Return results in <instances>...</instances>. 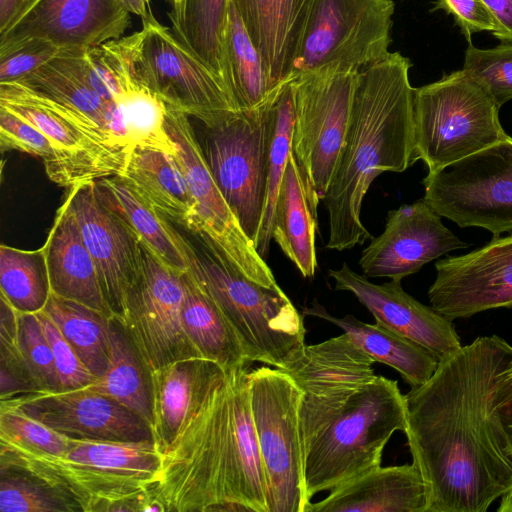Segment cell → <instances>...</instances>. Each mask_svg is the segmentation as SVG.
<instances>
[{"label":"cell","instance_id":"34","mask_svg":"<svg viewBox=\"0 0 512 512\" xmlns=\"http://www.w3.org/2000/svg\"><path fill=\"white\" fill-rule=\"evenodd\" d=\"M212 360H179L149 374L152 392L153 440L161 453L182 426L196 387Z\"/></svg>","mask_w":512,"mask_h":512},{"label":"cell","instance_id":"41","mask_svg":"<svg viewBox=\"0 0 512 512\" xmlns=\"http://www.w3.org/2000/svg\"><path fill=\"white\" fill-rule=\"evenodd\" d=\"M1 512H76L59 490L20 469L0 468Z\"/></svg>","mask_w":512,"mask_h":512},{"label":"cell","instance_id":"7","mask_svg":"<svg viewBox=\"0 0 512 512\" xmlns=\"http://www.w3.org/2000/svg\"><path fill=\"white\" fill-rule=\"evenodd\" d=\"M499 109L463 69L415 88V161L435 172L505 138Z\"/></svg>","mask_w":512,"mask_h":512},{"label":"cell","instance_id":"31","mask_svg":"<svg viewBox=\"0 0 512 512\" xmlns=\"http://www.w3.org/2000/svg\"><path fill=\"white\" fill-rule=\"evenodd\" d=\"M182 323L186 334L204 359L217 362L226 370L250 366L234 329L212 299L186 271L182 274Z\"/></svg>","mask_w":512,"mask_h":512},{"label":"cell","instance_id":"28","mask_svg":"<svg viewBox=\"0 0 512 512\" xmlns=\"http://www.w3.org/2000/svg\"><path fill=\"white\" fill-rule=\"evenodd\" d=\"M303 315L317 317L338 326L375 362L398 371L411 388L426 383L439 364V360L425 347L377 322L365 323L351 314L336 317L317 302L305 307Z\"/></svg>","mask_w":512,"mask_h":512},{"label":"cell","instance_id":"51","mask_svg":"<svg viewBox=\"0 0 512 512\" xmlns=\"http://www.w3.org/2000/svg\"><path fill=\"white\" fill-rule=\"evenodd\" d=\"M31 0H0V33L27 8Z\"/></svg>","mask_w":512,"mask_h":512},{"label":"cell","instance_id":"11","mask_svg":"<svg viewBox=\"0 0 512 512\" xmlns=\"http://www.w3.org/2000/svg\"><path fill=\"white\" fill-rule=\"evenodd\" d=\"M424 199L461 228L494 237L512 231V137L462 158L423 179Z\"/></svg>","mask_w":512,"mask_h":512},{"label":"cell","instance_id":"25","mask_svg":"<svg viewBox=\"0 0 512 512\" xmlns=\"http://www.w3.org/2000/svg\"><path fill=\"white\" fill-rule=\"evenodd\" d=\"M426 512L427 489L415 463L381 465L330 491L307 512Z\"/></svg>","mask_w":512,"mask_h":512},{"label":"cell","instance_id":"48","mask_svg":"<svg viewBox=\"0 0 512 512\" xmlns=\"http://www.w3.org/2000/svg\"><path fill=\"white\" fill-rule=\"evenodd\" d=\"M436 9H442L453 16L468 43L472 34L496 29L495 21L481 0H437Z\"/></svg>","mask_w":512,"mask_h":512},{"label":"cell","instance_id":"2","mask_svg":"<svg viewBox=\"0 0 512 512\" xmlns=\"http://www.w3.org/2000/svg\"><path fill=\"white\" fill-rule=\"evenodd\" d=\"M247 375L212 361L200 379L148 492L163 512H269Z\"/></svg>","mask_w":512,"mask_h":512},{"label":"cell","instance_id":"43","mask_svg":"<svg viewBox=\"0 0 512 512\" xmlns=\"http://www.w3.org/2000/svg\"><path fill=\"white\" fill-rule=\"evenodd\" d=\"M501 107L512 99V42L481 49L470 43L462 68Z\"/></svg>","mask_w":512,"mask_h":512},{"label":"cell","instance_id":"16","mask_svg":"<svg viewBox=\"0 0 512 512\" xmlns=\"http://www.w3.org/2000/svg\"><path fill=\"white\" fill-rule=\"evenodd\" d=\"M141 249V270L128 293L120 324L150 374L173 362L202 356L182 323V274L142 244Z\"/></svg>","mask_w":512,"mask_h":512},{"label":"cell","instance_id":"21","mask_svg":"<svg viewBox=\"0 0 512 512\" xmlns=\"http://www.w3.org/2000/svg\"><path fill=\"white\" fill-rule=\"evenodd\" d=\"M130 25L117 0H31L0 33V47L38 38L60 50H86L122 37Z\"/></svg>","mask_w":512,"mask_h":512},{"label":"cell","instance_id":"24","mask_svg":"<svg viewBox=\"0 0 512 512\" xmlns=\"http://www.w3.org/2000/svg\"><path fill=\"white\" fill-rule=\"evenodd\" d=\"M256 47L271 86L291 79L315 0H231Z\"/></svg>","mask_w":512,"mask_h":512},{"label":"cell","instance_id":"20","mask_svg":"<svg viewBox=\"0 0 512 512\" xmlns=\"http://www.w3.org/2000/svg\"><path fill=\"white\" fill-rule=\"evenodd\" d=\"M66 197L96 266L104 299L121 322L128 293L142 264L137 237L97 198L94 182L68 189Z\"/></svg>","mask_w":512,"mask_h":512},{"label":"cell","instance_id":"45","mask_svg":"<svg viewBox=\"0 0 512 512\" xmlns=\"http://www.w3.org/2000/svg\"><path fill=\"white\" fill-rule=\"evenodd\" d=\"M0 147L2 152L16 150L41 158L49 179L54 176L57 156L49 139L29 122L1 107Z\"/></svg>","mask_w":512,"mask_h":512},{"label":"cell","instance_id":"49","mask_svg":"<svg viewBox=\"0 0 512 512\" xmlns=\"http://www.w3.org/2000/svg\"><path fill=\"white\" fill-rule=\"evenodd\" d=\"M490 414L496 430L512 454V358L495 382Z\"/></svg>","mask_w":512,"mask_h":512},{"label":"cell","instance_id":"30","mask_svg":"<svg viewBox=\"0 0 512 512\" xmlns=\"http://www.w3.org/2000/svg\"><path fill=\"white\" fill-rule=\"evenodd\" d=\"M100 202L139 242L171 269L183 274L187 260L174 240L169 220L144 201L122 178L109 176L94 182Z\"/></svg>","mask_w":512,"mask_h":512},{"label":"cell","instance_id":"5","mask_svg":"<svg viewBox=\"0 0 512 512\" xmlns=\"http://www.w3.org/2000/svg\"><path fill=\"white\" fill-rule=\"evenodd\" d=\"M159 466L154 441L73 439L61 455L0 441V468L40 478L84 512H142Z\"/></svg>","mask_w":512,"mask_h":512},{"label":"cell","instance_id":"29","mask_svg":"<svg viewBox=\"0 0 512 512\" xmlns=\"http://www.w3.org/2000/svg\"><path fill=\"white\" fill-rule=\"evenodd\" d=\"M316 227L317 212L311 205L302 173L291 152L276 201L272 239L303 277H313L317 268Z\"/></svg>","mask_w":512,"mask_h":512},{"label":"cell","instance_id":"12","mask_svg":"<svg viewBox=\"0 0 512 512\" xmlns=\"http://www.w3.org/2000/svg\"><path fill=\"white\" fill-rule=\"evenodd\" d=\"M357 74L317 73L294 79L292 153L316 212L345 141Z\"/></svg>","mask_w":512,"mask_h":512},{"label":"cell","instance_id":"4","mask_svg":"<svg viewBox=\"0 0 512 512\" xmlns=\"http://www.w3.org/2000/svg\"><path fill=\"white\" fill-rule=\"evenodd\" d=\"M299 423L309 507L317 493L330 492L381 465L391 436L406 430L407 401L397 381L376 375L346 396L303 394Z\"/></svg>","mask_w":512,"mask_h":512},{"label":"cell","instance_id":"50","mask_svg":"<svg viewBox=\"0 0 512 512\" xmlns=\"http://www.w3.org/2000/svg\"><path fill=\"white\" fill-rule=\"evenodd\" d=\"M481 1L496 24V29L492 34L501 42H512V0Z\"/></svg>","mask_w":512,"mask_h":512},{"label":"cell","instance_id":"19","mask_svg":"<svg viewBox=\"0 0 512 512\" xmlns=\"http://www.w3.org/2000/svg\"><path fill=\"white\" fill-rule=\"evenodd\" d=\"M468 246L422 198L388 212L384 231L363 250L359 265L366 277L402 280L442 255Z\"/></svg>","mask_w":512,"mask_h":512},{"label":"cell","instance_id":"13","mask_svg":"<svg viewBox=\"0 0 512 512\" xmlns=\"http://www.w3.org/2000/svg\"><path fill=\"white\" fill-rule=\"evenodd\" d=\"M0 107L29 122L51 142L57 166L51 181L65 188L119 175L106 133L94 122L19 83H0Z\"/></svg>","mask_w":512,"mask_h":512},{"label":"cell","instance_id":"38","mask_svg":"<svg viewBox=\"0 0 512 512\" xmlns=\"http://www.w3.org/2000/svg\"><path fill=\"white\" fill-rule=\"evenodd\" d=\"M0 286L1 295L16 311H42L51 292L43 247L30 251L2 244Z\"/></svg>","mask_w":512,"mask_h":512},{"label":"cell","instance_id":"52","mask_svg":"<svg viewBox=\"0 0 512 512\" xmlns=\"http://www.w3.org/2000/svg\"><path fill=\"white\" fill-rule=\"evenodd\" d=\"M118 3L130 14L144 18L152 12L151 0H117Z\"/></svg>","mask_w":512,"mask_h":512},{"label":"cell","instance_id":"22","mask_svg":"<svg viewBox=\"0 0 512 512\" xmlns=\"http://www.w3.org/2000/svg\"><path fill=\"white\" fill-rule=\"evenodd\" d=\"M335 289L352 293L375 318V322L415 341L439 361L453 355L461 340L452 321L404 291L401 280L370 282L347 263L329 270Z\"/></svg>","mask_w":512,"mask_h":512},{"label":"cell","instance_id":"26","mask_svg":"<svg viewBox=\"0 0 512 512\" xmlns=\"http://www.w3.org/2000/svg\"><path fill=\"white\" fill-rule=\"evenodd\" d=\"M43 249L51 293L113 318L67 197L57 211Z\"/></svg>","mask_w":512,"mask_h":512},{"label":"cell","instance_id":"23","mask_svg":"<svg viewBox=\"0 0 512 512\" xmlns=\"http://www.w3.org/2000/svg\"><path fill=\"white\" fill-rule=\"evenodd\" d=\"M375 361L346 333L294 350L277 368L304 395L316 398L346 396L371 382Z\"/></svg>","mask_w":512,"mask_h":512},{"label":"cell","instance_id":"18","mask_svg":"<svg viewBox=\"0 0 512 512\" xmlns=\"http://www.w3.org/2000/svg\"><path fill=\"white\" fill-rule=\"evenodd\" d=\"M428 298L437 312L455 320L486 310L512 307V236L435 263Z\"/></svg>","mask_w":512,"mask_h":512},{"label":"cell","instance_id":"15","mask_svg":"<svg viewBox=\"0 0 512 512\" xmlns=\"http://www.w3.org/2000/svg\"><path fill=\"white\" fill-rule=\"evenodd\" d=\"M167 105L165 127L195 201L188 233L211 243L248 278L267 287H278L266 261L243 231L219 189L205 158L189 115Z\"/></svg>","mask_w":512,"mask_h":512},{"label":"cell","instance_id":"9","mask_svg":"<svg viewBox=\"0 0 512 512\" xmlns=\"http://www.w3.org/2000/svg\"><path fill=\"white\" fill-rule=\"evenodd\" d=\"M393 0H315L291 79L356 73L389 53Z\"/></svg>","mask_w":512,"mask_h":512},{"label":"cell","instance_id":"44","mask_svg":"<svg viewBox=\"0 0 512 512\" xmlns=\"http://www.w3.org/2000/svg\"><path fill=\"white\" fill-rule=\"evenodd\" d=\"M0 441L37 452L61 455L70 448L73 439L18 410L0 406Z\"/></svg>","mask_w":512,"mask_h":512},{"label":"cell","instance_id":"53","mask_svg":"<svg viewBox=\"0 0 512 512\" xmlns=\"http://www.w3.org/2000/svg\"><path fill=\"white\" fill-rule=\"evenodd\" d=\"M498 512H512V489L501 497Z\"/></svg>","mask_w":512,"mask_h":512},{"label":"cell","instance_id":"39","mask_svg":"<svg viewBox=\"0 0 512 512\" xmlns=\"http://www.w3.org/2000/svg\"><path fill=\"white\" fill-rule=\"evenodd\" d=\"M294 107V80H290L280 87L275 100V126L270 151L267 195L260 231L255 245L258 254L263 260H266L269 253L276 201L286 165L292 152Z\"/></svg>","mask_w":512,"mask_h":512},{"label":"cell","instance_id":"33","mask_svg":"<svg viewBox=\"0 0 512 512\" xmlns=\"http://www.w3.org/2000/svg\"><path fill=\"white\" fill-rule=\"evenodd\" d=\"M171 30L224 85V39L231 0H166ZM231 96V94H230Z\"/></svg>","mask_w":512,"mask_h":512},{"label":"cell","instance_id":"8","mask_svg":"<svg viewBox=\"0 0 512 512\" xmlns=\"http://www.w3.org/2000/svg\"><path fill=\"white\" fill-rule=\"evenodd\" d=\"M280 87L260 106L240 110L205 127L202 148L211 173L254 245L266 202L275 100Z\"/></svg>","mask_w":512,"mask_h":512},{"label":"cell","instance_id":"32","mask_svg":"<svg viewBox=\"0 0 512 512\" xmlns=\"http://www.w3.org/2000/svg\"><path fill=\"white\" fill-rule=\"evenodd\" d=\"M84 51L61 50L50 61L15 82L90 119L107 134L105 116L110 102L91 88L84 69Z\"/></svg>","mask_w":512,"mask_h":512},{"label":"cell","instance_id":"17","mask_svg":"<svg viewBox=\"0 0 512 512\" xmlns=\"http://www.w3.org/2000/svg\"><path fill=\"white\" fill-rule=\"evenodd\" d=\"M0 406L18 410L72 439L154 441L152 430L143 418L88 387L28 392L1 399Z\"/></svg>","mask_w":512,"mask_h":512},{"label":"cell","instance_id":"37","mask_svg":"<svg viewBox=\"0 0 512 512\" xmlns=\"http://www.w3.org/2000/svg\"><path fill=\"white\" fill-rule=\"evenodd\" d=\"M224 61L227 85L239 111L260 106L279 88H272L262 59L232 1L224 39Z\"/></svg>","mask_w":512,"mask_h":512},{"label":"cell","instance_id":"3","mask_svg":"<svg viewBox=\"0 0 512 512\" xmlns=\"http://www.w3.org/2000/svg\"><path fill=\"white\" fill-rule=\"evenodd\" d=\"M411 65L389 52L357 74L345 141L323 199L329 249H350L371 237L360 217L370 185L378 175L403 172L415 162Z\"/></svg>","mask_w":512,"mask_h":512},{"label":"cell","instance_id":"35","mask_svg":"<svg viewBox=\"0 0 512 512\" xmlns=\"http://www.w3.org/2000/svg\"><path fill=\"white\" fill-rule=\"evenodd\" d=\"M110 358L103 377L87 386L111 397L143 418L152 430V392L149 373L118 320L109 323Z\"/></svg>","mask_w":512,"mask_h":512},{"label":"cell","instance_id":"6","mask_svg":"<svg viewBox=\"0 0 512 512\" xmlns=\"http://www.w3.org/2000/svg\"><path fill=\"white\" fill-rule=\"evenodd\" d=\"M189 273L212 297L235 333L250 363L278 368L305 344L303 315L284 291L264 286L241 273L211 243L184 236L169 221Z\"/></svg>","mask_w":512,"mask_h":512},{"label":"cell","instance_id":"47","mask_svg":"<svg viewBox=\"0 0 512 512\" xmlns=\"http://www.w3.org/2000/svg\"><path fill=\"white\" fill-rule=\"evenodd\" d=\"M42 329L51 347L61 390L84 388L93 384L95 377L82 363L56 324L43 312H37Z\"/></svg>","mask_w":512,"mask_h":512},{"label":"cell","instance_id":"10","mask_svg":"<svg viewBox=\"0 0 512 512\" xmlns=\"http://www.w3.org/2000/svg\"><path fill=\"white\" fill-rule=\"evenodd\" d=\"M247 377L269 512H306L299 423L303 393L277 368L263 366L248 371Z\"/></svg>","mask_w":512,"mask_h":512},{"label":"cell","instance_id":"1","mask_svg":"<svg viewBox=\"0 0 512 512\" xmlns=\"http://www.w3.org/2000/svg\"><path fill=\"white\" fill-rule=\"evenodd\" d=\"M511 358L503 338L478 337L405 395L404 433L426 484V512H486L512 489V454L490 414L495 382Z\"/></svg>","mask_w":512,"mask_h":512},{"label":"cell","instance_id":"40","mask_svg":"<svg viewBox=\"0 0 512 512\" xmlns=\"http://www.w3.org/2000/svg\"><path fill=\"white\" fill-rule=\"evenodd\" d=\"M123 109L130 141L135 147L176 154L166 131V103L142 83L130 87L118 100Z\"/></svg>","mask_w":512,"mask_h":512},{"label":"cell","instance_id":"14","mask_svg":"<svg viewBox=\"0 0 512 512\" xmlns=\"http://www.w3.org/2000/svg\"><path fill=\"white\" fill-rule=\"evenodd\" d=\"M136 68L166 104L211 127L238 112L222 80L151 12L142 18Z\"/></svg>","mask_w":512,"mask_h":512},{"label":"cell","instance_id":"27","mask_svg":"<svg viewBox=\"0 0 512 512\" xmlns=\"http://www.w3.org/2000/svg\"><path fill=\"white\" fill-rule=\"evenodd\" d=\"M117 176L170 222L188 229L195 201L175 155L135 147Z\"/></svg>","mask_w":512,"mask_h":512},{"label":"cell","instance_id":"46","mask_svg":"<svg viewBox=\"0 0 512 512\" xmlns=\"http://www.w3.org/2000/svg\"><path fill=\"white\" fill-rule=\"evenodd\" d=\"M60 51L50 41L38 38L0 47V83L20 80L57 56Z\"/></svg>","mask_w":512,"mask_h":512},{"label":"cell","instance_id":"42","mask_svg":"<svg viewBox=\"0 0 512 512\" xmlns=\"http://www.w3.org/2000/svg\"><path fill=\"white\" fill-rule=\"evenodd\" d=\"M16 341L34 391H60L54 356L37 313L18 312Z\"/></svg>","mask_w":512,"mask_h":512},{"label":"cell","instance_id":"36","mask_svg":"<svg viewBox=\"0 0 512 512\" xmlns=\"http://www.w3.org/2000/svg\"><path fill=\"white\" fill-rule=\"evenodd\" d=\"M42 311L56 324L86 368L98 379L103 377L109 365L112 318L51 292Z\"/></svg>","mask_w":512,"mask_h":512}]
</instances>
